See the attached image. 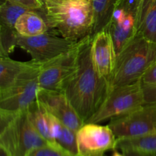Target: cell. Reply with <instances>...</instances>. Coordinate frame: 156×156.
Masks as SVG:
<instances>
[{
  "instance_id": "603a6c76",
  "label": "cell",
  "mask_w": 156,
  "mask_h": 156,
  "mask_svg": "<svg viewBox=\"0 0 156 156\" xmlns=\"http://www.w3.org/2000/svg\"><path fill=\"white\" fill-rule=\"evenodd\" d=\"M27 156H73L57 146L48 144L32 151Z\"/></svg>"
},
{
  "instance_id": "7a4b0ae2",
  "label": "cell",
  "mask_w": 156,
  "mask_h": 156,
  "mask_svg": "<svg viewBox=\"0 0 156 156\" xmlns=\"http://www.w3.org/2000/svg\"><path fill=\"white\" fill-rule=\"evenodd\" d=\"M42 14L49 30L71 41L91 36L94 27L91 0H44Z\"/></svg>"
},
{
  "instance_id": "52a82bcc",
  "label": "cell",
  "mask_w": 156,
  "mask_h": 156,
  "mask_svg": "<svg viewBox=\"0 0 156 156\" xmlns=\"http://www.w3.org/2000/svg\"><path fill=\"white\" fill-rule=\"evenodd\" d=\"M141 0H119L115 6L109 25V31L116 56L137 34Z\"/></svg>"
},
{
  "instance_id": "277c9868",
  "label": "cell",
  "mask_w": 156,
  "mask_h": 156,
  "mask_svg": "<svg viewBox=\"0 0 156 156\" xmlns=\"http://www.w3.org/2000/svg\"><path fill=\"white\" fill-rule=\"evenodd\" d=\"M48 144L29 120L27 110L18 113L0 111V146L11 156H27Z\"/></svg>"
},
{
  "instance_id": "83f0119b",
  "label": "cell",
  "mask_w": 156,
  "mask_h": 156,
  "mask_svg": "<svg viewBox=\"0 0 156 156\" xmlns=\"http://www.w3.org/2000/svg\"><path fill=\"white\" fill-rule=\"evenodd\" d=\"M0 156H11L7 149L2 146H0Z\"/></svg>"
},
{
  "instance_id": "ba28073f",
  "label": "cell",
  "mask_w": 156,
  "mask_h": 156,
  "mask_svg": "<svg viewBox=\"0 0 156 156\" xmlns=\"http://www.w3.org/2000/svg\"><path fill=\"white\" fill-rule=\"evenodd\" d=\"M117 140L145 136L156 133V105H143L108 124Z\"/></svg>"
},
{
  "instance_id": "44dd1931",
  "label": "cell",
  "mask_w": 156,
  "mask_h": 156,
  "mask_svg": "<svg viewBox=\"0 0 156 156\" xmlns=\"http://www.w3.org/2000/svg\"><path fill=\"white\" fill-rule=\"evenodd\" d=\"M30 10L33 9H27L9 0H4L0 5V24L15 28L18 18Z\"/></svg>"
},
{
  "instance_id": "ac0fdd59",
  "label": "cell",
  "mask_w": 156,
  "mask_h": 156,
  "mask_svg": "<svg viewBox=\"0 0 156 156\" xmlns=\"http://www.w3.org/2000/svg\"><path fill=\"white\" fill-rule=\"evenodd\" d=\"M29 120L37 130L40 135L50 144L53 145L51 134L50 114L46 108L36 100L27 108ZM54 146V145H53Z\"/></svg>"
},
{
  "instance_id": "484cf974",
  "label": "cell",
  "mask_w": 156,
  "mask_h": 156,
  "mask_svg": "<svg viewBox=\"0 0 156 156\" xmlns=\"http://www.w3.org/2000/svg\"><path fill=\"white\" fill-rule=\"evenodd\" d=\"M142 85H151L156 83V61L147 70L141 79Z\"/></svg>"
},
{
  "instance_id": "d4e9b609",
  "label": "cell",
  "mask_w": 156,
  "mask_h": 156,
  "mask_svg": "<svg viewBox=\"0 0 156 156\" xmlns=\"http://www.w3.org/2000/svg\"><path fill=\"white\" fill-rule=\"evenodd\" d=\"M9 1L33 10H41L44 6V3L41 0H9Z\"/></svg>"
},
{
  "instance_id": "2e32d148",
  "label": "cell",
  "mask_w": 156,
  "mask_h": 156,
  "mask_svg": "<svg viewBox=\"0 0 156 156\" xmlns=\"http://www.w3.org/2000/svg\"><path fill=\"white\" fill-rule=\"evenodd\" d=\"M35 63L32 59L29 62H19L8 56L0 58V91L10 87L21 75L31 68Z\"/></svg>"
},
{
  "instance_id": "7c38bea8",
  "label": "cell",
  "mask_w": 156,
  "mask_h": 156,
  "mask_svg": "<svg viewBox=\"0 0 156 156\" xmlns=\"http://www.w3.org/2000/svg\"><path fill=\"white\" fill-rule=\"evenodd\" d=\"M37 100L52 116L76 132L85 123L62 91L39 88Z\"/></svg>"
},
{
  "instance_id": "8fae6325",
  "label": "cell",
  "mask_w": 156,
  "mask_h": 156,
  "mask_svg": "<svg viewBox=\"0 0 156 156\" xmlns=\"http://www.w3.org/2000/svg\"><path fill=\"white\" fill-rule=\"evenodd\" d=\"M79 41L72 50L53 59L42 62L39 73L40 88L59 90L76 68Z\"/></svg>"
},
{
  "instance_id": "8992f818",
  "label": "cell",
  "mask_w": 156,
  "mask_h": 156,
  "mask_svg": "<svg viewBox=\"0 0 156 156\" xmlns=\"http://www.w3.org/2000/svg\"><path fill=\"white\" fill-rule=\"evenodd\" d=\"M42 62H37L23 73L10 87L0 91V111L18 113L37 100L39 73Z\"/></svg>"
},
{
  "instance_id": "cb8c5ba5",
  "label": "cell",
  "mask_w": 156,
  "mask_h": 156,
  "mask_svg": "<svg viewBox=\"0 0 156 156\" xmlns=\"http://www.w3.org/2000/svg\"><path fill=\"white\" fill-rule=\"evenodd\" d=\"M145 105H156V83L143 85Z\"/></svg>"
},
{
  "instance_id": "4316f807",
  "label": "cell",
  "mask_w": 156,
  "mask_h": 156,
  "mask_svg": "<svg viewBox=\"0 0 156 156\" xmlns=\"http://www.w3.org/2000/svg\"><path fill=\"white\" fill-rule=\"evenodd\" d=\"M123 155L125 156H156V154H140L135 153V152H128V153H124Z\"/></svg>"
},
{
  "instance_id": "6da1fadb",
  "label": "cell",
  "mask_w": 156,
  "mask_h": 156,
  "mask_svg": "<svg viewBox=\"0 0 156 156\" xmlns=\"http://www.w3.org/2000/svg\"><path fill=\"white\" fill-rule=\"evenodd\" d=\"M91 43V36L79 41L76 68L60 88L85 123L97 112L110 92L109 82L98 74L93 63Z\"/></svg>"
},
{
  "instance_id": "9a60e30c",
  "label": "cell",
  "mask_w": 156,
  "mask_h": 156,
  "mask_svg": "<svg viewBox=\"0 0 156 156\" xmlns=\"http://www.w3.org/2000/svg\"><path fill=\"white\" fill-rule=\"evenodd\" d=\"M19 36L34 37L49 31V27L41 10H30L21 15L15 24Z\"/></svg>"
},
{
  "instance_id": "5bb4252c",
  "label": "cell",
  "mask_w": 156,
  "mask_h": 156,
  "mask_svg": "<svg viewBox=\"0 0 156 156\" xmlns=\"http://www.w3.org/2000/svg\"><path fill=\"white\" fill-rule=\"evenodd\" d=\"M51 134L54 146L73 156H79L77 145V132L55 118L50 114Z\"/></svg>"
},
{
  "instance_id": "30bf717a",
  "label": "cell",
  "mask_w": 156,
  "mask_h": 156,
  "mask_svg": "<svg viewBox=\"0 0 156 156\" xmlns=\"http://www.w3.org/2000/svg\"><path fill=\"white\" fill-rule=\"evenodd\" d=\"M117 138L108 126L85 123L77 131L79 156H104L108 150H115Z\"/></svg>"
},
{
  "instance_id": "ffe728a7",
  "label": "cell",
  "mask_w": 156,
  "mask_h": 156,
  "mask_svg": "<svg viewBox=\"0 0 156 156\" xmlns=\"http://www.w3.org/2000/svg\"><path fill=\"white\" fill-rule=\"evenodd\" d=\"M118 1L119 0H91L94 13V27L91 37L108 27Z\"/></svg>"
},
{
  "instance_id": "5b68a950",
  "label": "cell",
  "mask_w": 156,
  "mask_h": 156,
  "mask_svg": "<svg viewBox=\"0 0 156 156\" xmlns=\"http://www.w3.org/2000/svg\"><path fill=\"white\" fill-rule=\"evenodd\" d=\"M145 105L141 80L111 90L97 112L86 123H99L123 116Z\"/></svg>"
},
{
  "instance_id": "e0dca14e",
  "label": "cell",
  "mask_w": 156,
  "mask_h": 156,
  "mask_svg": "<svg viewBox=\"0 0 156 156\" xmlns=\"http://www.w3.org/2000/svg\"><path fill=\"white\" fill-rule=\"evenodd\" d=\"M137 34L156 42V0H141Z\"/></svg>"
},
{
  "instance_id": "f1b7e54d",
  "label": "cell",
  "mask_w": 156,
  "mask_h": 156,
  "mask_svg": "<svg viewBox=\"0 0 156 156\" xmlns=\"http://www.w3.org/2000/svg\"><path fill=\"white\" fill-rule=\"evenodd\" d=\"M112 156H125V155H123V154H120V152H118L117 150H116L115 152H114V154H113Z\"/></svg>"
},
{
  "instance_id": "7402d4cb",
  "label": "cell",
  "mask_w": 156,
  "mask_h": 156,
  "mask_svg": "<svg viewBox=\"0 0 156 156\" xmlns=\"http://www.w3.org/2000/svg\"><path fill=\"white\" fill-rule=\"evenodd\" d=\"M19 34L15 28L0 24V55L8 56L18 46Z\"/></svg>"
},
{
  "instance_id": "3957f363",
  "label": "cell",
  "mask_w": 156,
  "mask_h": 156,
  "mask_svg": "<svg viewBox=\"0 0 156 156\" xmlns=\"http://www.w3.org/2000/svg\"><path fill=\"white\" fill-rule=\"evenodd\" d=\"M156 61V42L136 34L116 57L110 79V91L140 81Z\"/></svg>"
},
{
  "instance_id": "9c48e42d",
  "label": "cell",
  "mask_w": 156,
  "mask_h": 156,
  "mask_svg": "<svg viewBox=\"0 0 156 156\" xmlns=\"http://www.w3.org/2000/svg\"><path fill=\"white\" fill-rule=\"evenodd\" d=\"M78 42L59 37L49 30L34 37L19 36L18 46L27 52L33 60L45 62L69 51Z\"/></svg>"
},
{
  "instance_id": "d6986e66",
  "label": "cell",
  "mask_w": 156,
  "mask_h": 156,
  "mask_svg": "<svg viewBox=\"0 0 156 156\" xmlns=\"http://www.w3.org/2000/svg\"><path fill=\"white\" fill-rule=\"evenodd\" d=\"M115 150L122 153L156 154V133L142 137L117 140Z\"/></svg>"
},
{
  "instance_id": "f546056e",
  "label": "cell",
  "mask_w": 156,
  "mask_h": 156,
  "mask_svg": "<svg viewBox=\"0 0 156 156\" xmlns=\"http://www.w3.org/2000/svg\"><path fill=\"white\" fill-rule=\"evenodd\" d=\"M41 1H42V2H43V1H44V0H41Z\"/></svg>"
},
{
  "instance_id": "4fadbf2b",
  "label": "cell",
  "mask_w": 156,
  "mask_h": 156,
  "mask_svg": "<svg viewBox=\"0 0 156 156\" xmlns=\"http://www.w3.org/2000/svg\"><path fill=\"white\" fill-rule=\"evenodd\" d=\"M91 53L98 74L110 82L117 56L112 37L107 29L91 37Z\"/></svg>"
}]
</instances>
